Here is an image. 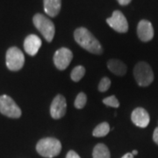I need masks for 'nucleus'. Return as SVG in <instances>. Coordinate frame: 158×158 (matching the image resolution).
<instances>
[{"label": "nucleus", "instance_id": "f3484780", "mask_svg": "<svg viewBox=\"0 0 158 158\" xmlns=\"http://www.w3.org/2000/svg\"><path fill=\"white\" fill-rule=\"evenodd\" d=\"M85 74V69L84 66H77L72 69L71 74H70V77L73 80L74 82H78L81 79L84 77Z\"/></svg>", "mask_w": 158, "mask_h": 158}, {"label": "nucleus", "instance_id": "7ed1b4c3", "mask_svg": "<svg viewBox=\"0 0 158 158\" xmlns=\"http://www.w3.org/2000/svg\"><path fill=\"white\" fill-rule=\"evenodd\" d=\"M33 22L34 27L39 30V32L42 34V36L48 42H51L56 33V27L54 23L51 21L48 18L44 15L37 13L33 18Z\"/></svg>", "mask_w": 158, "mask_h": 158}, {"label": "nucleus", "instance_id": "4468645a", "mask_svg": "<svg viewBox=\"0 0 158 158\" xmlns=\"http://www.w3.org/2000/svg\"><path fill=\"white\" fill-rule=\"evenodd\" d=\"M107 67L112 73L117 76H124L127 73L126 64L118 59H111L110 61H108Z\"/></svg>", "mask_w": 158, "mask_h": 158}, {"label": "nucleus", "instance_id": "9b49d317", "mask_svg": "<svg viewBox=\"0 0 158 158\" xmlns=\"http://www.w3.org/2000/svg\"><path fill=\"white\" fill-rule=\"evenodd\" d=\"M137 34L139 39L144 42L151 40L154 37V28L152 24L145 19L141 20L137 27Z\"/></svg>", "mask_w": 158, "mask_h": 158}, {"label": "nucleus", "instance_id": "f257e3e1", "mask_svg": "<svg viewBox=\"0 0 158 158\" xmlns=\"http://www.w3.org/2000/svg\"><path fill=\"white\" fill-rule=\"evenodd\" d=\"M74 38L77 43L83 48H85V50L96 55H100L103 53V48L99 41L85 27L76 29L74 33Z\"/></svg>", "mask_w": 158, "mask_h": 158}, {"label": "nucleus", "instance_id": "4be33fe9", "mask_svg": "<svg viewBox=\"0 0 158 158\" xmlns=\"http://www.w3.org/2000/svg\"><path fill=\"white\" fill-rule=\"evenodd\" d=\"M153 140L155 141V143H156L158 145V127H156L155 131H154V134H153Z\"/></svg>", "mask_w": 158, "mask_h": 158}, {"label": "nucleus", "instance_id": "1a4fd4ad", "mask_svg": "<svg viewBox=\"0 0 158 158\" xmlns=\"http://www.w3.org/2000/svg\"><path fill=\"white\" fill-rule=\"evenodd\" d=\"M67 110V103L65 98L59 94L52 101L50 106L51 117L55 119H59L62 118Z\"/></svg>", "mask_w": 158, "mask_h": 158}, {"label": "nucleus", "instance_id": "6ab92c4d", "mask_svg": "<svg viewBox=\"0 0 158 158\" xmlns=\"http://www.w3.org/2000/svg\"><path fill=\"white\" fill-rule=\"evenodd\" d=\"M103 103L107 106H111V107L118 108L119 106V102L117 99V98L115 96H110L106 98L103 99Z\"/></svg>", "mask_w": 158, "mask_h": 158}, {"label": "nucleus", "instance_id": "f03ea898", "mask_svg": "<svg viewBox=\"0 0 158 158\" xmlns=\"http://www.w3.org/2000/svg\"><path fill=\"white\" fill-rule=\"evenodd\" d=\"M36 150L40 156L46 158L57 156L62 150V144L59 140L48 137L40 140L36 145Z\"/></svg>", "mask_w": 158, "mask_h": 158}, {"label": "nucleus", "instance_id": "b1692460", "mask_svg": "<svg viewBox=\"0 0 158 158\" xmlns=\"http://www.w3.org/2000/svg\"><path fill=\"white\" fill-rule=\"evenodd\" d=\"M121 158H134V156L132 153H127L126 155H124Z\"/></svg>", "mask_w": 158, "mask_h": 158}, {"label": "nucleus", "instance_id": "dca6fc26", "mask_svg": "<svg viewBox=\"0 0 158 158\" xmlns=\"http://www.w3.org/2000/svg\"><path fill=\"white\" fill-rule=\"evenodd\" d=\"M110 129H111L110 126L107 122H102L94 128L92 135L94 137H104L107 135L108 133L110 132Z\"/></svg>", "mask_w": 158, "mask_h": 158}, {"label": "nucleus", "instance_id": "aec40b11", "mask_svg": "<svg viewBox=\"0 0 158 158\" xmlns=\"http://www.w3.org/2000/svg\"><path fill=\"white\" fill-rule=\"evenodd\" d=\"M111 86V80L108 78V77H103L101 79V81L99 82V85H98V90L100 92H105L110 88Z\"/></svg>", "mask_w": 158, "mask_h": 158}, {"label": "nucleus", "instance_id": "20e7f679", "mask_svg": "<svg viewBox=\"0 0 158 158\" xmlns=\"http://www.w3.org/2000/svg\"><path fill=\"white\" fill-rule=\"evenodd\" d=\"M134 76L139 86H148L154 80V73L147 62H138L134 69Z\"/></svg>", "mask_w": 158, "mask_h": 158}, {"label": "nucleus", "instance_id": "6e6552de", "mask_svg": "<svg viewBox=\"0 0 158 158\" xmlns=\"http://www.w3.org/2000/svg\"><path fill=\"white\" fill-rule=\"evenodd\" d=\"M73 54L67 48H62L55 53L54 63L59 70H64L68 68L69 63L72 61Z\"/></svg>", "mask_w": 158, "mask_h": 158}, {"label": "nucleus", "instance_id": "ddd939ff", "mask_svg": "<svg viewBox=\"0 0 158 158\" xmlns=\"http://www.w3.org/2000/svg\"><path fill=\"white\" fill-rule=\"evenodd\" d=\"M44 11L50 17H56L62 8V0H44Z\"/></svg>", "mask_w": 158, "mask_h": 158}, {"label": "nucleus", "instance_id": "39448f33", "mask_svg": "<svg viewBox=\"0 0 158 158\" xmlns=\"http://www.w3.org/2000/svg\"><path fill=\"white\" fill-rule=\"evenodd\" d=\"M6 66L11 71H18L22 69L25 63L23 52L16 47H11L6 52Z\"/></svg>", "mask_w": 158, "mask_h": 158}, {"label": "nucleus", "instance_id": "a211bd4d", "mask_svg": "<svg viewBox=\"0 0 158 158\" xmlns=\"http://www.w3.org/2000/svg\"><path fill=\"white\" fill-rule=\"evenodd\" d=\"M87 102V97L84 92H80L75 99L74 106L77 109H82L85 106Z\"/></svg>", "mask_w": 158, "mask_h": 158}, {"label": "nucleus", "instance_id": "423d86ee", "mask_svg": "<svg viewBox=\"0 0 158 158\" xmlns=\"http://www.w3.org/2000/svg\"><path fill=\"white\" fill-rule=\"evenodd\" d=\"M0 113L9 118H18L21 116V110L11 97L0 96Z\"/></svg>", "mask_w": 158, "mask_h": 158}, {"label": "nucleus", "instance_id": "0eeeda50", "mask_svg": "<svg viewBox=\"0 0 158 158\" xmlns=\"http://www.w3.org/2000/svg\"><path fill=\"white\" fill-rule=\"evenodd\" d=\"M107 24L118 33H127L128 30V23L124 14L120 11H113L112 17L106 19Z\"/></svg>", "mask_w": 158, "mask_h": 158}, {"label": "nucleus", "instance_id": "393cba45", "mask_svg": "<svg viewBox=\"0 0 158 158\" xmlns=\"http://www.w3.org/2000/svg\"><path fill=\"white\" fill-rule=\"evenodd\" d=\"M132 154H133V156H136V155L138 154V151H137V150H133Z\"/></svg>", "mask_w": 158, "mask_h": 158}, {"label": "nucleus", "instance_id": "9d476101", "mask_svg": "<svg viewBox=\"0 0 158 158\" xmlns=\"http://www.w3.org/2000/svg\"><path fill=\"white\" fill-rule=\"evenodd\" d=\"M131 119L134 124L141 128L147 127L150 120L147 111L141 107H137L133 111L131 114Z\"/></svg>", "mask_w": 158, "mask_h": 158}, {"label": "nucleus", "instance_id": "f8f14e48", "mask_svg": "<svg viewBox=\"0 0 158 158\" xmlns=\"http://www.w3.org/2000/svg\"><path fill=\"white\" fill-rule=\"evenodd\" d=\"M41 44H42L41 40L40 39L37 35L30 34L25 39L24 48L29 56H34L38 53L40 48L41 47Z\"/></svg>", "mask_w": 158, "mask_h": 158}, {"label": "nucleus", "instance_id": "412c9836", "mask_svg": "<svg viewBox=\"0 0 158 158\" xmlns=\"http://www.w3.org/2000/svg\"><path fill=\"white\" fill-rule=\"evenodd\" d=\"M66 158H81L78 156V154L77 152H75L73 150H70L69 151L67 156H66Z\"/></svg>", "mask_w": 158, "mask_h": 158}, {"label": "nucleus", "instance_id": "5701e85b", "mask_svg": "<svg viewBox=\"0 0 158 158\" xmlns=\"http://www.w3.org/2000/svg\"><path fill=\"white\" fill-rule=\"evenodd\" d=\"M117 1L118 2V4L121 5V6H127V5L129 4L132 0H117Z\"/></svg>", "mask_w": 158, "mask_h": 158}, {"label": "nucleus", "instance_id": "2eb2a0df", "mask_svg": "<svg viewBox=\"0 0 158 158\" xmlns=\"http://www.w3.org/2000/svg\"><path fill=\"white\" fill-rule=\"evenodd\" d=\"M92 157L93 158H111V154L108 148L103 144L98 143L97 144L92 151Z\"/></svg>", "mask_w": 158, "mask_h": 158}]
</instances>
